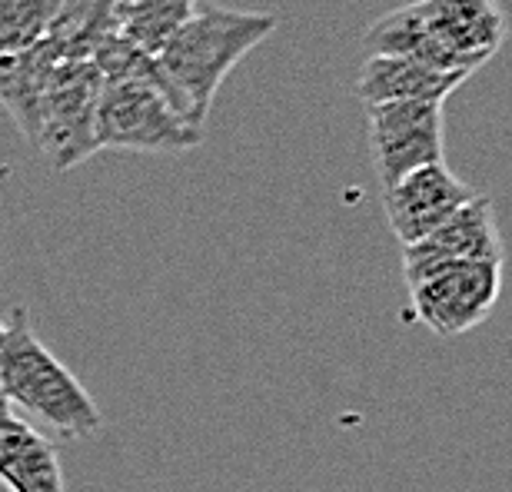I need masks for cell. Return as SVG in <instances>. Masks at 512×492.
<instances>
[{
	"label": "cell",
	"mask_w": 512,
	"mask_h": 492,
	"mask_svg": "<svg viewBox=\"0 0 512 492\" xmlns=\"http://www.w3.org/2000/svg\"><path fill=\"white\" fill-rule=\"evenodd\" d=\"M273 30V14L197 4L193 17L153 57V74H157L160 94L167 97V104L177 110L183 123H190L193 130H203L223 80Z\"/></svg>",
	"instance_id": "1"
},
{
	"label": "cell",
	"mask_w": 512,
	"mask_h": 492,
	"mask_svg": "<svg viewBox=\"0 0 512 492\" xmlns=\"http://www.w3.org/2000/svg\"><path fill=\"white\" fill-rule=\"evenodd\" d=\"M506 40L496 0H416L373 20L363 34L366 57H409L429 67L473 74Z\"/></svg>",
	"instance_id": "2"
},
{
	"label": "cell",
	"mask_w": 512,
	"mask_h": 492,
	"mask_svg": "<svg viewBox=\"0 0 512 492\" xmlns=\"http://www.w3.org/2000/svg\"><path fill=\"white\" fill-rule=\"evenodd\" d=\"M0 399L64 439H90L104 426L84 383L30 330L27 310H14L0 343Z\"/></svg>",
	"instance_id": "3"
},
{
	"label": "cell",
	"mask_w": 512,
	"mask_h": 492,
	"mask_svg": "<svg viewBox=\"0 0 512 492\" xmlns=\"http://www.w3.org/2000/svg\"><path fill=\"white\" fill-rule=\"evenodd\" d=\"M203 140V130L177 117L157 80L104 84L97 104V150L183 153Z\"/></svg>",
	"instance_id": "4"
},
{
	"label": "cell",
	"mask_w": 512,
	"mask_h": 492,
	"mask_svg": "<svg viewBox=\"0 0 512 492\" xmlns=\"http://www.w3.org/2000/svg\"><path fill=\"white\" fill-rule=\"evenodd\" d=\"M104 80L90 60H60L40 100L37 140L54 170H70L97 153V104Z\"/></svg>",
	"instance_id": "5"
},
{
	"label": "cell",
	"mask_w": 512,
	"mask_h": 492,
	"mask_svg": "<svg viewBox=\"0 0 512 492\" xmlns=\"http://www.w3.org/2000/svg\"><path fill=\"white\" fill-rule=\"evenodd\" d=\"M503 263H456L409 283L413 316L436 336H463L496 310Z\"/></svg>",
	"instance_id": "6"
},
{
	"label": "cell",
	"mask_w": 512,
	"mask_h": 492,
	"mask_svg": "<svg viewBox=\"0 0 512 492\" xmlns=\"http://www.w3.org/2000/svg\"><path fill=\"white\" fill-rule=\"evenodd\" d=\"M376 177L383 190L419 167L446 163L443 100H403V104L366 107Z\"/></svg>",
	"instance_id": "7"
},
{
	"label": "cell",
	"mask_w": 512,
	"mask_h": 492,
	"mask_svg": "<svg viewBox=\"0 0 512 492\" xmlns=\"http://www.w3.org/2000/svg\"><path fill=\"white\" fill-rule=\"evenodd\" d=\"M456 263H503V237H499L496 227V207L483 193H476L463 210H456L426 240L403 246L406 283H416L419 276Z\"/></svg>",
	"instance_id": "8"
},
{
	"label": "cell",
	"mask_w": 512,
	"mask_h": 492,
	"mask_svg": "<svg viewBox=\"0 0 512 492\" xmlns=\"http://www.w3.org/2000/svg\"><path fill=\"white\" fill-rule=\"evenodd\" d=\"M473 197L476 190L459 180L446 163H433V167H419L396 180L393 187H386L383 210L393 237L403 246H413L443 227Z\"/></svg>",
	"instance_id": "9"
},
{
	"label": "cell",
	"mask_w": 512,
	"mask_h": 492,
	"mask_svg": "<svg viewBox=\"0 0 512 492\" xmlns=\"http://www.w3.org/2000/svg\"><path fill=\"white\" fill-rule=\"evenodd\" d=\"M0 483L10 492H67L50 436L0 399Z\"/></svg>",
	"instance_id": "10"
},
{
	"label": "cell",
	"mask_w": 512,
	"mask_h": 492,
	"mask_svg": "<svg viewBox=\"0 0 512 492\" xmlns=\"http://www.w3.org/2000/svg\"><path fill=\"white\" fill-rule=\"evenodd\" d=\"M469 74L429 67L423 60L409 57H366L360 70V100L366 107L403 104V100H443L459 84H466Z\"/></svg>",
	"instance_id": "11"
},
{
	"label": "cell",
	"mask_w": 512,
	"mask_h": 492,
	"mask_svg": "<svg viewBox=\"0 0 512 492\" xmlns=\"http://www.w3.org/2000/svg\"><path fill=\"white\" fill-rule=\"evenodd\" d=\"M57 47L54 44H37L24 50V54H10L0 57V104L24 137L34 143L37 140V120H40V100H44L47 80L54 74V67L60 64Z\"/></svg>",
	"instance_id": "12"
},
{
	"label": "cell",
	"mask_w": 512,
	"mask_h": 492,
	"mask_svg": "<svg viewBox=\"0 0 512 492\" xmlns=\"http://www.w3.org/2000/svg\"><path fill=\"white\" fill-rule=\"evenodd\" d=\"M197 4L200 0H114L110 27L120 40L153 60L193 17Z\"/></svg>",
	"instance_id": "13"
},
{
	"label": "cell",
	"mask_w": 512,
	"mask_h": 492,
	"mask_svg": "<svg viewBox=\"0 0 512 492\" xmlns=\"http://www.w3.org/2000/svg\"><path fill=\"white\" fill-rule=\"evenodd\" d=\"M64 0H0V57L44 44Z\"/></svg>",
	"instance_id": "14"
},
{
	"label": "cell",
	"mask_w": 512,
	"mask_h": 492,
	"mask_svg": "<svg viewBox=\"0 0 512 492\" xmlns=\"http://www.w3.org/2000/svg\"><path fill=\"white\" fill-rule=\"evenodd\" d=\"M4 336H7V323L0 320V343H4Z\"/></svg>",
	"instance_id": "15"
}]
</instances>
